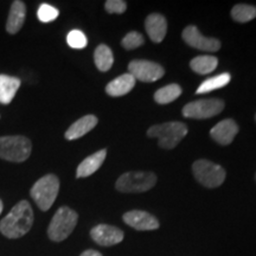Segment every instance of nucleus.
<instances>
[{
	"mask_svg": "<svg viewBox=\"0 0 256 256\" xmlns=\"http://www.w3.org/2000/svg\"><path fill=\"white\" fill-rule=\"evenodd\" d=\"M255 178H256V176H255Z\"/></svg>",
	"mask_w": 256,
	"mask_h": 256,
	"instance_id": "nucleus-32",
	"label": "nucleus"
},
{
	"mask_svg": "<svg viewBox=\"0 0 256 256\" xmlns=\"http://www.w3.org/2000/svg\"><path fill=\"white\" fill-rule=\"evenodd\" d=\"M20 84L22 81L18 78L0 74V104H11Z\"/></svg>",
	"mask_w": 256,
	"mask_h": 256,
	"instance_id": "nucleus-18",
	"label": "nucleus"
},
{
	"mask_svg": "<svg viewBox=\"0 0 256 256\" xmlns=\"http://www.w3.org/2000/svg\"><path fill=\"white\" fill-rule=\"evenodd\" d=\"M58 10L49 4H42L40 8H38L37 11V17L42 23H50V22H54L57 17H58Z\"/></svg>",
	"mask_w": 256,
	"mask_h": 256,
	"instance_id": "nucleus-25",
	"label": "nucleus"
},
{
	"mask_svg": "<svg viewBox=\"0 0 256 256\" xmlns=\"http://www.w3.org/2000/svg\"><path fill=\"white\" fill-rule=\"evenodd\" d=\"M232 80V76L228 72L220 74V75L214 76V78H208L198 87L196 90V94H206V92H210L216 89H220L226 86Z\"/></svg>",
	"mask_w": 256,
	"mask_h": 256,
	"instance_id": "nucleus-23",
	"label": "nucleus"
},
{
	"mask_svg": "<svg viewBox=\"0 0 256 256\" xmlns=\"http://www.w3.org/2000/svg\"><path fill=\"white\" fill-rule=\"evenodd\" d=\"M66 42H68L69 46L72 48V49H83L88 44V40L86 34L80 30L70 31L68 36H66Z\"/></svg>",
	"mask_w": 256,
	"mask_h": 256,
	"instance_id": "nucleus-26",
	"label": "nucleus"
},
{
	"mask_svg": "<svg viewBox=\"0 0 256 256\" xmlns=\"http://www.w3.org/2000/svg\"><path fill=\"white\" fill-rule=\"evenodd\" d=\"M98 120L95 115H86L78 121H75L66 132V140H76L86 136L88 132H90L92 128H95Z\"/></svg>",
	"mask_w": 256,
	"mask_h": 256,
	"instance_id": "nucleus-16",
	"label": "nucleus"
},
{
	"mask_svg": "<svg viewBox=\"0 0 256 256\" xmlns=\"http://www.w3.org/2000/svg\"><path fill=\"white\" fill-rule=\"evenodd\" d=\"M124 222L136 230L146 232V230H156L159 228V222L151 214L142 210L128 211L124 215Z\"/></svg>",
	"mask_w": 256,
	"mask_h": 256,
	"instance_id": "nucleus-12",
	"label": "nucleus"
},
{
	"mask_svg": "<svg viewBox=\"0 0 256 256\" xmlns=\"http://www.w3.org/2000/svg\"><path fill=\"white\" fill-rule=\"evenodd\" d=\"M134 86H136V78L130 72H127L108 83L107 87H106V92L108 95L114 96V98L124 96L132 90Z\"/></svg>",
	"mask_w": 256,
	"mask_h": 256,
	"instance_id": "nucleus-19",
	"label": "nucleus"
},
{
	"mask_svg": "<svg viewBox=\"0 0 256 256\" xmlns=\"http://www.w3.org/2000/svg\"><path fill=\"white\" fill-rule=\"evenodd\" d=\"M224 108V102L220 98H204L188 104L182 110L188 119H209L218 115Z\"/></svg>",
	"mask_w": 256,
	"mask_h": 256,
	"instance_id": "nucleus-8",
	"label": "nucleus"
},
{
	"mask_svg": "<svg viewBox=\"0 0 256 256\" xmlns=\"http://www.w3.org/2000/svg\"><path fill=\"white\" fill-rule=\"evenodd\" d=\"M194 178L203 186L214 188H218L226 180V171L222 166L206 159H200L192 165Z\"/></svg>",
	"mask_w": 256,
	"mask_h": 256,
	"instance_id": "nucleus-7",
	"label": "nucleus"
},
{
	"mask_svg": "<svg viewBox=\"0 0 256 256\" xmlns=\"http://www.w3.org/2000/svg\"><path fill=\"white\" fill-rule=\"evenodd\" d=\"M145 28L150 38L154 43H160L164 40L168 31V22L164 16L159 14H152L146 18Z\"/></svg>",
	"mask_w": 256,
	"mask_h": 256,
	"instance_id": "nucleus-15",
	"label": "nucleus"
},
{
	"mask_svg": "<svg viewBox=\"0 0 256 256\" xmlns=\"http://www.w3.org/2000/svg\"><path fill=\"white\" fill-rule=\"evenodd\" d=\"M25 17H26V5L22 0H14L12 2L10 14L6 22V31L10 34H16L20 31L25 23Z\"/></svg>",
	"mask_w": 256,
	"mask_h": 256,
	"instance_id": "nucleus-14",
	"label": "nucleus"
},
{
	"mask_svg": "<svg viewBox=\"0 0 256 256\" xmlns=\"http://www.w3.org/2000/svg\"><path fill=\"white\" fill-rule=\"evenodd\" d=\"M144 44V37L142 34L136 31H130L121 40V46H122L126 50H133L136 48L142 46Z\"/></svg>",
	"mask_w": 256,
	"mask_h": 256,
	"instance_id": "nucleus-27",
	"label": "nucleus"
},
{
	"mask_svg": "<svg viewBox=\"0 0 256 256\" xmlns=\"http://www.w3.org/2000/svg\"><path fill=\"white\" fill-rule=\"evenodd\" d=\"M2 209H4V206H2V202L0 200V214L2 212Z\"/></svg>",
	"mask_w": 256,
	"mask_h": 256,
	"instance_id": "nucleus-30",
	"label": "nucleus"
},
{
	"mask_svg": "<svg viewBox=\"0 0 256 256\" xmlns=\"http://www.w3.org/2000/svg\"><path fill=\"white\" fill-rule=\"evenodd\" d=\"M182 92L183 90H182L180 86L172 83V84H168L165 87L158 89L154 94V100L159 104H171L182 95Z\"/></svg>",
	"mask_w": 256,
	"mask_h": 256,
	"instance_id": "nucleus-22",
	"label": "nucleus"
},
{
	"mask_svg": "<svg viewBox=\"0 0 256 256\" xmlns=\"http://www.w3.org/2000/svg\"><path fill=\"white\" fill-rule=\"evenodd\" d=\"M188 134V126L179 121L156 124L148 128V138H156L162 148L172 150L183 140Z\"/></svg>",
	"mask_w": 256,
	"mask_h": 256,
	"instance_id": "nucleus-2",
	"label": "nucleus"
},
{
	"mask_svg": "<svg viewBox=\"0 0 256 256\" xmlns=\"http://www.w3.org/2000/svg\"><path fill=\"white\" fill-rule=\"evenodd\" d=\"M156 183V176L153 172H127L120 176L115 188L124 194H138L151 190Z\"/></svg>",
	"mask_w": 256,
	"mask_h": 256,
	"instance_id": "nucleus-6",
	"label": "nucleus"
},
{
	"mask_svg": "<svg viewBox=\"0 0 256 256\" xmlns=\"http://www.w3.org/2000/svg\"><path fill=\"white\" fill-rule=\"evenodd\" d=\"M81 256H102V254L101 252L94 250V249H88V250L83 252Z\"/></svg>",
	"mask_w": 256,
	"mask_h": 256,
	"instance_id": "nucleus-29",
	"label": "nucleus"
},
{
	"mask_svg": "<svg viewBox=\"0 0 256 256\" xmlns=\"http://www.w3.org/2000/svg\"><path fill=\"white\" fill-rule=\"evenodd\" d=\"M106 156H107V151L106 150H100L94 154L89 156L86 158L81 164L78 165V171H76V177L78 178H86L95 174L98 168L104 164Z\"/></svg>",
	"mask_w": 256,
	"mask_h": 256,
	"instance_id": "nucleus-17",
	"label": "nucleus"
},
{
	"mask_svg": "<svg viewBox=\"0 0 256 256\" xmlns=\"http://www.w3.org/2000/svg\"><path fill=\"white\" fill-rule=\"evenodd\" d=\"M60 191V179L55 174H46L38 179L30 190V196L42 211H48L55 203Z\"/></svg>",
	"mask_w": 256,
	"mask_h": 256,
	"instance_id": "nucleus-3",
	"label": "nucleus"
},
{
	"mask_svg": "<svg viewBox=\"0 0 256 256\" xmlns=\"http://www.w3.org/2000/svg\"><path fill=\"white\" fill-rule=\"evenodd\" d=\"M32 144L23 136H0V159L23 162L31 154Z\"/></svg>",
	"mask_w": 256,
	"mask_h": 256,
	"instance_id": "nucleus-5",
	"label": "nucleus"
},
{
	"mask_svg": "<svg viewBox=\"0 0 256 256\" xmlns=\"http://www.w3.org/2000/svg\"><path fill=\"white\" fill-rule=\"evenodd\" d=\"M34 224V210L28 200H20L0 220V232L5 238L14 240L23 238Z\"/></svg>",
	"mask_w": 256,
	"mask_h": 256,
	"instance_id": "nucleus-1",
	"label": "nucleus"
},
{
	"mask_svg": "<svg viewBox=\"0 0 256 256\" xmlns=\"http://www.w3.org/2000/svg\"><path fill=\"white\" fill-rule=\"evenodd\" d=\"M217 66H218V60L215 56L209 55L197 56L190 62L191 69L200 75H206V74L212 72L217 68Z\"/></svg>",
	"mask_w": 256,
	"mask_h": 256,
	"instance_id": "nucleus-20",
	"label": "nucleus"
},
{
	"mask_svg": "<svg viewBox=\"0 0 256 256\" xmlns=\"http://www.w3.org/2000/svg\"><path fill=\"white\" fill-rule=\"evenodd\" d=\"M78 220V215L76 211L68 206H60L54 215L48 228L49 238L54 242H62L68 238L75 229Z\"/></svg>",
	"mask_w": 256,
	"mask_h": 256,
	"instance_id": "nucleus-4",
	"label": "nucleus"
},
{
	"mask_svg": "<svg viewBox=\"0 0 256 256\" xmlns=\"http://www.w3.org/2000/svg\"><path fill=\"white\" fill-rule=\"evenodd\" d=\"M255 120H256V115H255Z\"/></svg>",
	"mask_w": 256,
	"mask_h": 256,
	"instance_id": "nucleus-31",
	"label": "nucleus"
},
{
	"mask_svg": "<svg viewBox=\"0 0 256 256\" xmlns=\"http://www.w3.org/2000/svg\"><path fill=\"white\" fill-rule=\"evenodd\" d=\"M238 133V124L232 119H226L220 121L211 128L210 136L217 144L222 146L230 145Z\"/></svg>",
	"mask_w": 256,
	"mask_h": 256,
	"instance_id": "nucleus-13",
	"label": "nucleus"
},
{
	"mask_svg": "<svg viewBox=\"0 0 256 256\" xmlns=\"http://www.w3.org/2000/svg\"><path fill=\"white\" fill-rule=\"evenodd\" d=\"M232 17L238 23H248L256 18V6L238 4L232 10Z\"/></svg>",
	"mask_w": 256,
	"mask_h": 256,
	"instance_id": "nucleus-24",
	"label": "nucleus"
},
{
	"mask_svg": "<svg viewBox=\"0 0 256 256\" xmlns=\"http://www.w3.org/2000/svg\"><path fill=\"white\" fill-rule=\"evenodd\" d=\"M104 8L108 14H121L127 10V2H122V0H108V2H106Z\"/></svg>",
	"mask_w": 256,
	"mask_h": 256,
	"instance_id": "nucleus-28",
	"label": "nucleus"
},
{
	"mask_svg": "<svg viewBox=\"0 0 256 256\" xmlns=\"http://www.w3.org/2000/svg\"><path fill=\"white\" fill-rule=\"evenodd\" d=\"M92 241L102 247L119 244L124 240V232L116 226L108 224H98L90 230Z\"/></svg>",
	"mask_w": 256,
	"mask_h": 256,
	"instance_id": "nucleus-11",
	"label": "nucleus"
},
{
	"mask_svg": "<svg viewBox=\"0 0 256 256\" xmlns=\"http://www.w3.org/2000/svg\"><path fill=\"white\" fill-rule=\"evenodd\" d=\"M94 62L96 68L100 72H108L114 63V56L110 48L106 44H100L96 48L94 52Z\"/></svg>",
	"mask_w": 256,
	"mask_h": 256,
	"instance_id": "nucleus-21",
	"label": "nucleus"
},
{
	"mask_svg": "<svg viewBox=\"0 0 256 256\" xmlns=\"http://www.w3.org/2000/svg\"><path fill=\"white\" fill-rule=\"evenodd\" d=\"M130 74L136 78V81L156 82L164 76L165 70L162 66L156 62L145 60H134L128 64Z\"/></svg>",
	"mask_w": 256,
	"mask_h": 256,
	"instance_id": "nucleus-9",
	"label": "nucleus"
},
{
	"mask_svg": "<svg viewBox=\"0 0 256 256\" xmlns=\"http://www.w3.org/2000/svg\"><path fill=\"white\" fill-rule=\"evenodd\" d=\"M182 37L188 46L194 48V49L210 51V52H215L220 49V42L217 38L203 36L194 25H188L185 28Z\"/></svg>",
	"mask_w": 256,
	"mask_h": 256,
	"instance_id": "nucleus-10",
	"label": "nucleus"
}]
</instances>
